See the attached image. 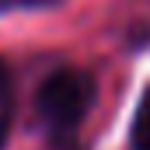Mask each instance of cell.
Segmentation results:
<instances>
[{
  "mask_svg": "<svg viewBox=\"0 0 150 150\" xmlns=\"http://www.w3.org/2000/svg\"><path fill=\"white\" fill-rule=\"evenodd\" d=\"M91 101H94V80L84 70H70V67L49 74L42 80V87H38V98H35L42 122L56 136H70L84 122Z\"/></svg>",
  "mask_w": 150,
  "mask_h": 150,
  "instance_id": "obj_1",
  "label": "cell"
},
{
  "mask_svg": "<svg viewBox=\"0 0 150 150\" xmlns=\"http://www.w3.org/2000/svg\"><path fill=\"white\" fill-rule=\"evenodd\" d=\"M11 126H14V87H11V74H7V67L0 63V150L7 147Z\"/></svg>",
  "mask_w": 150,
  "mask_h": 150,
  "instance_id": "obj_2",
  "label": "cell"
},
{
  "mask_svg": "<svg viewBox=\"0 0 150 150\" xmlns=\"http://www.w3.org/2000/svg\"><path fill=\"white\" fill-rule=\"evenodd\" d=\"M129 143L133 150H150V87L143 91L136 115H133V129H129Z\"/></svg>",
  "mask_w": 150,
  "mask_h": 150,
  "instance_id": "obj_3",
  "label": "cell"
}]
</instances>
